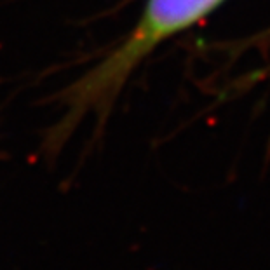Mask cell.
I'll list each match as a JSON object with an SVG mask.
<instances>
[{
    "instance_id": "cell-1",
    "label": "cell",
    "mask_w": 270,
    "mask_h": 270,
    "mask_svg": "<svg viewBox=\"0 0 270 270\" xmlns=\"http://www.w3.org/2000/svg\"><path fill=\"white\" fill-rule=\"evenodd\" d=\"M225 0H146L134 28L65 92L67 122L87 112H106L133 72L160 44L197 25ZM65 122V124H67Z\"/></svg>"
}]
</instances>
